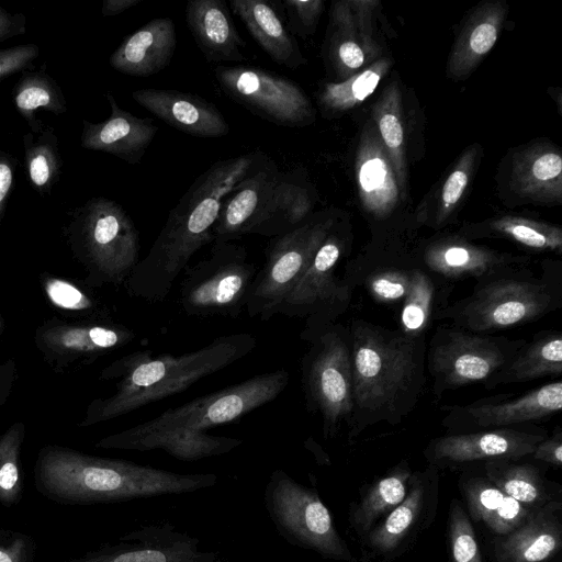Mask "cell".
<instances>
[{
  "mask_svg": "<svg viewBox=\"0 0 562 562\" xmlns=\"http://www.w3.org/2000/svg\"><path fill=\"white\" fill-rule=\"evenodd\" d=\"M243 443L240 439L209 435L205 431L156 428L142 423L102 438L95 446L120 450H164L181 461H198L222 456Z\"/></svg>",
  "mask_w": 562,
  "mask_h": 562,
  "instance_id": "21",
  "label": "cell"
},
{
  "mask_svg": "<svg viewBox=\"0 0 562 562\" xmlns=\"http://www.w3.org/2000/svg\"><path fill=\"white\" fill-rule=\"evenodd\" d=\"M72 227L86 258L103 281H127L139 262V233L115 201L98 196L75 210Z\"/></svg>",
  "mask_w": 562,
  "mask_h": 562,
  "instance_id": "11",
  "label": "cell"
},
{
  "mask_svg": "<svg viewBox=\"0 0 562 562\" xmlns=\"http://www.w3.org/2000/svg\"><path fill=\"white\" fill-rule=\"evenodd\" d=\"M257 271L245 247L213 241L205 259L183 270L179 304L191 316L237 317L246 308Z\"/></svg>",
  "mask_w": 562,
  "mask_h": 562,
  "instance_id": "9",
  "label": "cell"
},
{
  "mask_svg": "<svg viewBox=\"0 0 562 562\" xmlns=\"http://www.w3.org/2000/svg\"><path fill=\"white\" fill-rule=\"evenodd\" d=\"M228 3L252 38L274 63L291 69L305 64L306 59L296 38L274 8V2L231 0Z\"/></svg>",
  "mask_w": 562,
  "mask_h": 562,
  "instance_id": "29",
  "label": "cell"
},
{
  "mask_svg": "<svg viewBox=\"0 0 562 562\" xmlns=\"http://www.w3.org/2000/svg\"><path fill=\"white\" fill-rule=\"evenodd\" d=\"M549 435L542 427L527 424L431 439L423 450L427 464L439 470L463 469L492 460H522Z\"/></svg>",
  "mask_w": 562,
  "mask_h": 562,
  "instance_id": "17",
  "label": "cell"
},
{
  "mask_svg": "<svg viewBox=\"0 0 562 562\" xmlns=\"http://www.w3.org/2000/svg\"><path fill=\"white\" fill-rule=\"evenodd\" d=\"M347 239L337 221L318 247L299 282L277 310V314L305 319L301 334L336 323L351 301L352 293L336 270L346 255Z\"/></svg>",
  "mask_w": 562,
  "mask_h": 562,
  "instance_id": "13",
  "label": "cell"
},
{
  "mask_svg": "<svg viewBox=\"0 0 562 562\" xmlns=\"http://www.w3.org/2000/svg\"><path fill=\"white\" fill-rule=\"evenodd\" d=\"M16 160L9 153L0 149V221L14 183Z\"/></svg>",
  "mask_w": 562,
  "mask_h": 562,
  "instance_id": "53",
  "label": "cell"
},
{
  "mask_svg": "<svg viewBox=\"0 0 562 562\" xmlns=\"http://www.w3.org/2000/svg\"><path fill=\"white\" fill-rule=\"evenodd\" d=\"M526 340L472 333L449 323L439 325L426 349L432 394L439 400L446 392L484 384Z\"/></svg>",
  "mask_w": 562,
  "mask_h": 562,
  "instance_id": "8",
  "label": "cell"
},
{
  "mask_svg": "<svg viewBox=\"0 0 562 562\" xmlns=\"http://www.w3.org/2000/svg\"><path fill=\"white\" fill-rule=\"evenodd\" d=\"M280 172L276 161L263 153L254 169L223 200L212 232L213 241H233L255 234L265 220Z\"/></svg>",
  "mask_w": 562,
  "mask_h": 562,
  "instance_id": "20",
  "label": "cell"
},
{
  "mask_svg": "<svg viewBox=\"0 0 562 562\" xmlns=\"http://www.w3.org/2000/svg\"><path fill=\"white\" fill-rule=\"evenodd\" d=\"M301 338L310 345L301 361L306 407L321 416L324 438L333 439L353 408L349 328L334 323Z\"/></svg>",
  "mask_w": 562,
  "mask_h": 562,
  "instance_id": "6",
  "label": "cell"
},
{
  "mask_svg": "<svg viewBox=\"0 0 562 562\" xmlns=\"http://www.w3.org/2000/svg\"><path fill=\"white\" fill-rule=\"evenodd\" d=\"M263 151L218 160L202 172L169 212L148 254L139 260L126 288L131 295L164 301L191 257L213 240V227L225 196L254 169Z\"/></svg>",
  "mask_w": 562,
  "mask_h": 562,
  "instance_id": "2",
  "label": "cell"
},
{
  "mask_svg": "<svg viewBox=\"0 0 562 562\" xmlns=\"http://www.w3.org/2000/svg\"><path fill=\"white\" fill-rule=\"evenodd\" d=\"M461 470L458 487L471 521L484 525L492 536H504L526 522L533 509L503 492L483 471L471 465Z\"/></svg>",
  "mask_w": 562,
  "mask_h": 562,
  "instance_id": "26",
  "label": "cell"
},
{
  "mask_svg": "<svg viewBox=\"0 0 562 562\" xmlns=\"http://www.w3.org/2000/svg\"><path fill=\"white\" fill-rule=\"evenodd\" d=\"M530 458L540 463L560 468L562 464V430L558 426L552 435H548L533 449Z\"/></svg>",
  "mask_w": 562,
  "mask_h": 562,
  "instance_id": "52",
  "label": "cell"
},
{
  "mask_svg": "<svg viewBox=\"0 0 562 562\" xmlns=\"http://www.w3.org/2000/svg\"><path fill=\"white\" fill-rule=\"evenodd\" d=\"M15 109L32 127L38 119L35 112L44 109L55 114L67 111L65 95L54 78L43 71L24 72L13 88Z\"/></svg>",
  "mask_w": 562,
  "mask_h": 562,
  "instance_id": "43",
  "label": "cell"
},
{
  "mask_svg": "<svg viewBox=\"0 0 562 562\" xmlns=\"http://www.w3.org/2000/svg\"><path fill=\"white\" fill-rule=\"evenodd\" d=\"M38 55L40 48L35 44H22L0 49V80L24 70Z\"/></svg>",
  "mask_w": 562,
  "mask_h": 562,
  "instance_id": "51",
  "label": "cell"
},
{
  "mask_svg": "<svg viewBox=\"0 0 562 562\" xmlns=\"http://www.w3.org/2000/svg\"><path fill=\"white\" fill-rule=\"evenodd\" d=\"M413 470L406 459L360 492L348 510V528L359 540L400 505L408 490Z\"/></svg>",
  "mask_w": 562,
  "mask_h": 562,
  "instance_id": "33",
  "label": "cell"
},
{
  "mask_svg": "<svg viewBox=\"0 0 562 562\" xmlns=\"http://www.w3.org/2000/svg\"><path fill=\"white\" fill-rule=\"evenodd\" d=\"M45 289L50 301L59 307L86 311L93 306L89 296L66 281L49 279L45 283Z\"/></svg>",
  "mask_w": 562,
  "mask_h": 562,
  "instance_id": "50",
  "label": "cell"
},
{
  "mask_svg": "<svg viewBox=\"0 0 562 562\" xmlns=\"http://www.w3.org/2000/svg\"><path fill=\"white\" fill-rule=\"evenodd\" d=\"M479 148L476 145L468 147L460 156L454 168L446 178L440 195L435 222L437 226L445 224L462 199L474 170Z\"/></svg>",
  "mask_w": 562,
  "mask_h": 562,
  "instance_id": "47",
  "label": "cell"
},
{
  "mask_svg": "<svg viewBox=\"0 0 562 562\" xmlns=\"http://www.w3.org/2000/svg\"><path fill=\"white\" fill-rule=\"evenodd\" d=\"M132 98L168 125L196 137H222L229 125L221 111L200 95L171 89L143 88Z\"/></svg>",
  "mask_w": 562,
  "mask_h": 562,
  "instance_id": "23",
  "label": "cell"
},
{
  "mask_svg": "<svg viewBox=\"0 0 562 562\" xmlns=\"http://www.w3.org/2000/svg\"><path fill=\"white\" fill-rule=\"evenodd\" d=\"M26 24L23 13H12L0 4V42L25 34Z\"/></svg>",
  "mask_w": 562,
  "mask_h": 562,
  "instance_id": "54",
  "label": "cell"
},
{
  "mask_svg": "<svg viewBox=\"0 0 562 562\" xmlns=\"http://www.w3.org/2000/svg\"><path fill=\"white\" fill-rule=\"evenodd\" d=\"M24 161L29 179L40 194L49 193L61 171L58 138L53 127L38 120L23 135Z\"/></svg>",
  "mask_w": 562,
  "mask_h": 562,
  "instance_id": "40",
  "label": "cell"
},
{
  "mask_svg": "<svg viewBox=\"0 0 562 562\" xmlns=\"http://www.w3.org/2000/svg\"><path fill=\"white\" fill-rule=\"evenodd\" d=\"M263 503L270 520L288 543L314 551L323 559L356 562L317 490L278 469L267 481Z\"/></svg>",
  "mask_w": 562,
  "mask_h": 562,
  "instance_id": "7",
  "label": "cell"
},
{
  "mask_svg": "<svg viewBox=\"0 0 562 562\" xmlns=\"http://www.w3.org/2000/svg\"><path fill=\"white\" fill-rule=\"evenodd\" d=\"M439 497L440 470L427 464L413 471L403 502L359 540V562H393L409 551L432 526Z\"/></svg>",
  "mask_w": 562,
  "mask_h": 562,
  "instance_id": "12",
  "label": "cell"
},
{
  "mask_svg": "<svg viewBox=\"0 0 562 562\" xmlns=\"http://www.w3.org/2000/svg\"><path fill=\"white\" fill-rule=\"evenodd\" d=\"M447 542L451 562H484L472 521L456 498L449 506Z\"/></svg>",
  "mask_w": 562,
  "mask_h": 562,
  "instance_id": "44",
  "label": "cell"
},
{
  "mask_svg": "<svg viewBox=\"0 0 562 562\" xmlns=\"http://www.w3.org/2000/svg\"><path fill=\"white\" fill-rule=\"evenodd\" d=\"M470 236H497L513 240L537 251L562 252V229L546 222L518 215H503L490 220L484 226L472 228Z\"/></svg>",
  "mask_w": 562,
  "mask_h": 562,
  "instance_id": "41",
  "label": "cell"
},
{
  "mask_svg": "<svg viewBox=\"0 0 562 562\" xmlns=\"http://www.w3.org/2000/svg\"><path fill=\"white\" fill-rule=\"evenodd\" d=\"M286 12L290 32L299 36L312 34L324 9L322 0H283L280 2Z\"/></svg>",
  "mask_w": 562,
  "mask_h": 562,
  "instance_id": "48",
  "label": "cell"
},
{
  "mask_svg": "<svg viewBox=\"0 0 562 562\" xmlns=\"http://www.w3.org/2000/svg\"><path fill=\"white\" fill-rule=\"evenodd\" d=\"M562 374V334L541 330L532 336L483 385L487 390Z\"/></svg>",
  "mask_w": 562,
  "mask_h": 562,
  "instance_id": "32",
  "label": "cell"
},
{
  "mask_svg": "<svg viewBox=\"0 0 562 562\" xmlns=\"http://www.w3.org/2000/svg\"><path fill=\"white\" fill-rule=\"evenodd\" d=\"M391 65L390 58H379L340 82L324 83L317 95L319 106L330 113L357 106L373 93Z\"/></svg>",
  "mask_w": 562,
  "mask_h": 562,
  "instance_id": "42",
  "label": "cell"
},
{
  "mask_svg": "<svg viewBox=\"0 0 562 562\" xmlns=\"http://www.w3.org/2000/svg\"><path fill=\"white\" fill-rule=\"evenodd\" d=\"M355 171L364 211L378 220L390 216L402 195L387 153L371 122L362 130Z\"/></svg>",
  "mask_w": 562,
  "mask_h": 562,
  "instance_id": "25",
  "label": "cell"
},
{
  "mask_svg": "<svg viewBox=\"0 0 562 562\" xmlns=\"http://www.w3.org/2000/svg\"><path fill=\"white\" fill-rule=\"evenodd\" d=\"M510 176L521 198L542 203L562 200V156L551 145L537 144L515 154Z\"/></svg>",
  "mask_w": 562,
  "mask_h": 562,
  "instance_id": "30",
  "label": "cell"
},
{
  "mask_svg": "<svg viewBox=\"0 0 562 562\" xmlns=\"http://www.w3.org/2000/svg\"><path fill=\"white\" fill-rule=\"evenodd\" d=\"M561 549L562 502L533 509L520 527L487 541L492 562H550Z\"/></svg>",
  "mask_w": 562,
  "mask_h": 562,
  "instance_id": "22",
  "label": "cell"
},
{
  "mask_svg": "<svg viewBox=\"0 0 562 562\" xmlns=\"http://www.w3.org/2000/svg\"><path fill=\"white\" fill-rule=\"evenodd\" d=\"M327 56L337 76L345 80L369 63L359 42L349 0L337 1L330 10Z\"/></svg>",
  "mask_w": 562,
  "mask_h": 562,
  "instance_id": "39",
  "label": "cell"
},
{
  "mask_svg": "<svg viewBox=\"0 0 562 562\" xmlns=\"http://www.w3.org/2000/svg\"><path fill=\"white\" fill-rule=\"evenodd\" d=\"M349 4L353 13L359 42L369 63H374L380 54V48L373 38L372 16L373 11L379 5V1L349 0Z\"/></svg>",
  "mask_w": 562,
  "mask_h": 562,
  "instance_id": "49",
  "label": "cell"
},
{
  "mask_svg": "<svg viewBox=\"0 0 562 562\" xmlns=\"http://www.w3.org/2000/svg\"><path fill=\"white\" fill-rule=\"evenodd\" d=\"M561 307V268L543 266L542 272L535 273L522 267L476 282L469 295L440 308L432 319L492 334L538 321Z\"/></svg>",
  "mask_w": 562,
  "mask_h": 562,
  "instance_id": "5",
  "label": "cell"
},
{
  "mask_svg": "<svg viewBox=\"0 0 562 562\" xmlns=\"http://www.w3.org/2000/svg\"><path fill=\"white\" fill-rule=\"evenodd\" d=\"M453 284L438 280L422 267L412 269L408 292L401 304L398 329L414 337H426L434 315L449 304Z\"/></svg>",
  "mask_w": 562,
  "mask_h": 562,
  "instance_id": "36",
  "label": "cell"
},
{
  "mask_svg": "<svg viewBox=\"0 0 562 562\" xmlns=\"http://www.w3.org/2000/svg\"><path fill=\"white\" fill-rule=\"evenodd\" d=\"M315 203L316 192L304 168L281 171L255 234L274 237L290 232L312 215Z\"/></svg>",
  "mask_w": 562,
  "mask_h": 562,
  "instance_id": "31",
  "label": "cell"
},
{
  "mask_svg": "<svg viewBox=\"0 0 562 562\" xmlns=\"http://www.w3.org/2000/svg\"><path fill=\"white\" fill-rule=\"evenodd\" d=\"M256 344L254 335L240 333L215 338L181 355L151 356L149 351H137L125 356L103 372L109 379H119L114 394L93 402L83 424L109 420L181 393L200 379L246 357Z\"/></svg>",
  "mask_w": 562,
  "mask_h": 562,
  "instance_id": "4",
  "label": "cell"
},
{
  "mask_svg": "<svg viewBox=\"0 0 562 562\" xmlns=\"http://www.w3.org/2000/svg\"><path fill=\"white\" fill-rule=\"evenodd\" d=\"M353 408L347 441L370 427L397 426L416 407L426 384V337L355 317L349 324Z\"/></svg>",
  "mask_w": 562,
  "mask_h": 562,
  "instance_id": "1",
  "label": "cell"
},
{
  "mask_svg": "<svg viewBox=\"0 0 562 562\" xmlns=\"http://www.w3.org/2000/svg\"><path fill=\"white\" fill-rule=\"evenodd\" d=\"M412 269L403 266L378 267L363 276L359 286H363L378 304H402L409 289Z\"/></svg>",
  "mask_w": 562,
  "mask_h": 562,
  "instance_id": "45",
  "label": "cell"
},
{
  "mask_svg": "<svg viewBox=\"0 0 562 562\" xmlns=\"http://www.w3.org/2000/svg\"><path fill=\"white\" fill-rule=\"evenodd\" d=\"M521 460H492L481 463L483 473L507 495L535 509L562 502V486L549 480L543 470Z\"/></svg>",
  "mask_w": 562,
  "mask_h": 562,
  "instance_id": "35",
  "label": "cell"
},
{
  "mask_svg": "<svg viewBox=\"0 0 562 562\" xmlns=\"http://www.w3.org/2000/svg\"><path fill=\"white\" fill-rule=\"evenodd\" d=\"M507 8L502 1L481 4L461 30L451 56L448 70L453 78L471 74L483 57L493 48L506 16Z\"/></svg>",
  "mask_w": 562,
  "mask_h": 562,
  "instance_id": "34",
  "label": "cell"
},
{
  "mask_svg": "<svg viewBox=\"0 0 562 562\" xmlns=\"http://www.w3.org/2000/svg\"><path fill=\"white\" fill-rule=\"evenodd\" d=\"M70 562H220L199 538L167 522L140 526L104 547Z\"/></svg>",
  "mask_w": 562,
  "mask_h": 562,
  "instance_id": "19",
  "label": "cell"
},
{
  "mask_svg": "<svg viewBox=\"0 0 562 562\" xmlns=\"http://www.w3.org/2000/svg\"><path fill=\"white\" fill-rule=\"evenodd\" d=\"M27 546L24 539L16 538L8 546H0V562H26Z\"/></svg>",
  "mask_w": 562,
  "mask_h": 562,
  "instance_id": "55",
  "label": "cell"
},
{
  "mask_svg": "<svg viewBox=\"0 0 562 562\" xmlns=\"http://www.w3.org/2000/svg\"><path fill=\"white\" fill-rule=\"evenodd\" d=\"M105 98L111 109L110 116L98 123L83 120L80 145L136 165L154 140L158 126L149 117H137L120 108L110 91Z\"/></svg>",
  "mask_w": 562,
  "mask_h": 562,
  "instance_id": "24",
  "label": "cell"
},
{
  "mask_svg": "<svg viewBox=\"0 0 562 562\" xmlns=\"http://www.w3.org/2000/svg\"><path fill=\"white\" fill-rule=\"evenodd\" d=\"M214 76L224 93L266 121L303 127L316 119L310 98L288 77L252 66L224 65L214 68Z\"/></svg>",
  "mask_w": 562,
  "mask_h": 562,
  "instance_id": "14",
  "label": "cell"
},
{
  "mask_svg": "<svg viewBox=\"0 0 562 562\" xmlns=\"http://www.w3.org/2000/svg\"><path fill=\"white\" fill-rule=\"evenodd\" d=\"M530 262L529 256L497 251L460 236L431 240L417 254L418 267L450 284L470 279L476 283L498 273L529 267Z\"/></svg>",
  "mask_w": 562,
  "mask_h": 562,
  "instance_id": "18",
  "label": "cell"
},
{
  "mask_svg": "<svg viewBox=\"0 0 562 562\" xmlns=\"http://www.w3.org/2000/svg\"><path fill=\"white\" fill-rule=\"evenodd\" d=\"M176 29L170 18H156L128 35L109 58L111 67L134 77L165 69L176 50Z\"/></svg>",
  "mask_w": 562,
  "mask_h": 562,
  "instance_id": "27",
  "label": "cell"
},
{
  "mask_svg": "<svg viewBox=\"0 0 562 562\" xmlns=\"http://www.w3.org/2000/svg\"><path fill=\"white\" fill-rule=\"evenodd\" d=\"M289 372L279 369L170 408L145 422L156 428L205 431L236 420L276 400L289 383Z\"/></svg>",
  "mask_w": 562,
  "mask_h": 562,
  "instance_id": "15",
  "label": "cell"
},
{
  "mask_svg": "<svg viewBox=\"0 0 562 562\" xmlns=\"http://www.w3.org/2000/svg\"><path fill=\"white\" fill-rule=\"evenodd\" d=\"M24 426L14 424L0 438V503L11 505L21 494L20 450Z\"/></svg>",
  "mask_w": 562,
  "mask_h": 562,
  "instance_id": "46",
  "label": "cell"
},
{
  "mask_svg": "<svg viewBox=\"0 0 562 562\" xmlns=\"http://www.w3.org/2000/svg\"><path fill=\"white\" fill-rule=\"evenodd\" d=\"M561 408L562 382L557 380L518 396L504 393L464 405H443L441 426L448 435L517 427L548 419Z\"/></svg>",
  "mask_w": 562,
  "mask_h": 562,
  "instance_id": "16",
  "label": "cell"
},
{
  "mask_svg": "<svg viewBox=\"0 0 562 562\" xmlns=\"http://www.w3.org/2000/svg\"><path fill=\"white\" fill-rule=\"evenodd\" d=\"M335 223L327 212L316 213L290 232L272 237L246 303L250 317L267 321L276 315Z\"/></svg>",
  "mask_w": 562,
  "mask_h": 562,
  "instance_id": "10",
  "label": "cell"
},
{
  "mask_svg": "<svg viewBox=\"0 0 562 562\" xmlns=\"http://www.w3.org/2000/svg\"><path fill=\"white\" fill-rule=\"evenodd\" d=\"M37 477L48 495L76 504L193 493L217 483L214 473H177L56 447L41 453Z\"/></svg>",
  "mask_w": 562,
  "mask_h": 562,
  "instance_id": "3",
  "label": "cell"
},
{
  "mask_svg": "<svg viewBox=\"0 0 562 562\" xmlns=\"http://www.w3.org/2000/svg\"><path fill=\"white\" fill-rule=\"evenodd\" d=\"M144 0H104L101 8L102 15L114 16L137 5Z\"/></svg>",
  "mask_w": 562,
  "mask_h": 562,
  "instance_id": "56",
  "label": "cell"
},
{
  "mask_svg": "<svg viewBox=\"0 0 562 562\" xmlns=\"http://www.w3.org/2000/svg\"><path fill=\"white\" fill-rule=\"evenodd\" d=\"M372 117L390 158L402 201L406 199L407 171L402 94L397 80H392L374 103Z\"/></svg>",
  "mask_w": 562,
  "mask_h": 562,
  "instance_id": "37",
  "label": "cell"
},
{
  "mask_svg": "<svg viewBox=\"0 0 562 562\" xmlns=\"http://www.w3.org/2000/svg\"><path fill=\"white\" fill-rule=\"evenodd\" d=\"M188 27L210 63L245 61L246 42L238 34L223 0H192L186 4Z\"/></svg>",
  "mask_w": 562,
  "mask_h": 562,
  "instance_id": "28",
  "label": "cell"
},
{
  "mask_svg": "<svg viewBox=\"0 0 562 562\" xmlns=\"http://www.w3.org/2000/svg\"><path fill=\"white\" fill-rule=\"evenodd\" d=\"M134 337L121 325L57 326L47 329L42 340L57 353H98L120 348Z\"/></svg>",
  "mask_w": 562,
  "mask_h": 562,
  "instance_id": "38",
  "label": "cell"
}]
</instances>
